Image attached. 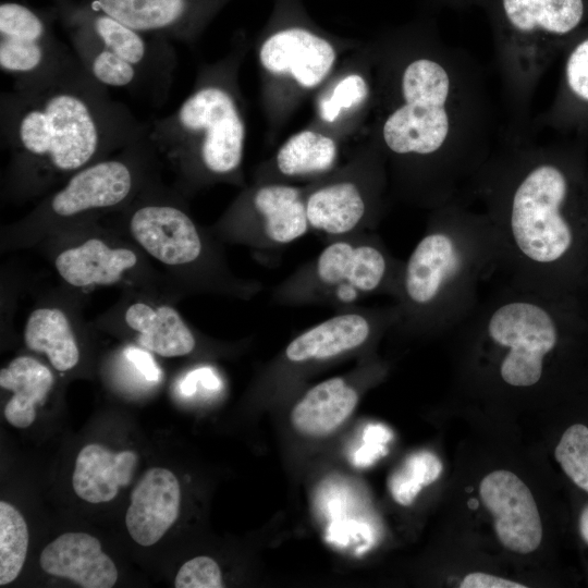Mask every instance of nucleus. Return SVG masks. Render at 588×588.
<instances>
[{
  "label": "nucleus",
  "mask_w": 588,
  "mask_h": 588,
  "mask_svg": "<svg viewBox=\"0 0 588 588\" xmlns=\"http://www.w3.org/2000/svg\"><path fill=\"white\" fill-rule=\"evenodd\" d=\"M58 21L53 5L36 9L19 1L0 3V69L27 82L50 75L76 54L54 34Z\"/></svg>",
  "instance_id": "obj_14"
},
{
  "label": "nucleus",
  "mask_w": 588,
  "mask_h": 588,
  "mask_svg": "<svg viewBox=\"0 0 588 588\" xmlns=\"http://www.w3.org/2000/svg\"><path fill=\"white\" fill-rule=\"evenodd\" d=\"M147 128L77 57L50 75L14 83L0 97V142L9 156L4 194L16 200L48 194Z\"/></svg>",
  "instance_id": "obj_1"
},
{
  "label": "nucleus",
  "mask_w": 588,
  "mask_h": 588,
  "mask_svg": "<svg viewBox=\"0 0 588 588\" xmlns=\"http://www.w3.org/2000/svg\"><path fill=\"white\" fill-rule=\"evenodd\" d=\"M359 392L354 382L333 377L310 388L293 406V427L308 437H323L340 427L354 412Z\"/></svg>",
  "instance_id": "obj_25"
},
{
  "label": "nucleus",
  "mask_w": 588,
  "mask_h": 588,
  "mask_svg": "<svg viewBox=\"0 0 588 588\" xmlns=\"http://www.w3.org/2000/svg\"><path fill=\"white\" fill-rule=\"evenodd\" d=\"M123 321L136 332L140 347L162 357L185 356L196 350V334L171 305L134 301L125 307Z\"/></svg>",
  "instance_id": "obj_23"
},
{
  "label": "nucleus",
  "mask_w": 588,
  "mask_h": 588,
  "mask_svg": "<svg viewBox=\"0 0 588 588\" xmlns=\"http://www.w3.org/2000/svg\"><path fill=\"white\" fill-rule=\"evenodd\" d=\"M566 47L569 48L563 66V102L578 121L588 120V24Z\"/></svg>",
  "instance_id": "obj_29"
},
{
  "label": "nucleus",
  "mask_w": 588,
  "mask_h": 588,
  "mask_svg": "<svg viewBox=\"0 0 588 588\" xmlns=\"http://www.w3.org/2000/svg\"><path fill=\"white\" fill-rule=\"evenodd\" d=\"M585 199H586V208L588 213V168H586L585 172Z\"/></svg>",
  "instance_id": "obj_38"
},
{
  "label": "nucleus",
  "mask_w": 588,
  "mask_h": 588,
  "mask_svg": "<svg viewBox=\"0 0 588 588\" xmlns=\"http://www.w3.org/2000/svg\"><path fill=\"white\" fill-rule=\"evenodd\" d=\"M139 260L134 247L93 234L61 247L53 266L66 284L87 290L121 283Z\"/></svg>",
  "instance_id": "obj_18"
},
{
  "label": "nucleus",
  "mask_w": 588,
  "mask_h": 588,
  "mask_svg": "<svg viewBox=\"0 0 588 588\" xmlns=\"http://www.w3.org/2000/svg\"><path fill=\"white\" fill-rule=\"evenodd\" d=\"M339 41L320 28L302 0H274L257 44V61L270 118L284 114L324 85L339 59Z\"/></svg>",
  "instance_id": "obj_9"
},
{
  "label": "nucleus",
  "mask_w": 588,
  "mask_h": 588,
  "mask_svg": "<svg viewBox=\"0 0 588 588\" xmlns=\"http://www.w3.org/2000/svg\"><path fill=\"white\" fill-rule=\"evenodd\" d=\"M340 137L311 126L291 135L254 174V182L306 185L340 167Z\"/></svg>",
  "instance_id": "obj_19"
},
{
  "label": "nucleus",
  "mask_w": 588,
  "mask_h": 588,
  "mask_svg": "<svg viewBox=\"0 0 588 588\" xmlns=\"http://www.w3.org/2000/svg\"><path fill=\"white\" fill-rule=\"evenodd\" d=\"M136 464L133 451L112 452L97 443L87 444L75 461L73 489L86 502H109L121 487L130 485Z\"/></svg>",
  "instance_id": "obj_24"
},
{
  "label": "nucleus",
  "mask_w": 588,
  "mask_h": 588,
  "mask_svg": "<svg viewBox=\"0 0 588 588\" xmlns=\"http://www.w3.org/2000/svg\"><path fill=\"white\" fill-rule=\"evenodd\" d=\"M461 588H526L527 586L486 573H470L460 584Z\"/></svg>",
  "instance_id": "obj_35"
},
{
  "label": "nucleus",
  "mask_w": 588,
  "mask_h": 588,
  "mask_svg": "<svg viewBox=\"0 0 588 588\" xmlns=\"http://www.w3.org/2000/svg\"><path fill=\"white\" fill-rule=\"evenodd\" d=\"M53 1H57V0H53Z\"/></svg>",
  "instance_id": "obj_39"
},
{
  "label": "nucleus",
  "mask_w": 588,
  "mask_h": 588,
  "mask_svg": "<svg viewBox=\"0 0 588 588\" xmlns=\"http://www.w3.org/2000/svg\"><path fill=\"white\" fill-rule=\"evenodd\" d=\"M388 173L381 151H358L327 176L304 185L310 231L326 241L376 231L385 211Z\"/></svg>",
  "instance_id": "obj_11"
},
{
  "label": "nucleus",
  "mask_w": 588,
  "mask_h": 588,
  "mask_svg": "<svg viewBox=\"0 0 588 588\" xmlns=\"http://www.w3.org/2000/svg\"><path fill=\"white\" fill-rule=\"evenodd\" d=\"M29 542L27 524L10 503L0 502V586L13 581L24 565Z\"/></svg>",
  "instance_id": "obj_30"
},
{
  "label": "nucleus",
  "mask_w": 588,
  "mask_h": 588,
  "mask_svg": "<svg viewBox=\"0 0 588 588\" xmlns=\"http://www.w3.org/2000/svg\"><path fill=\"white\" fill-rule=\"evenodd\" d=\"M321 252L279 282L271 301L281 306H356L372 296L396 298L404 260L376 231L326 241Z\"/></svg>",
  "instance_id": "obj_8"
},
{
  "label": "nucleus",
  "mask_w": 588,
  "mask_h": 588,
  "mask_svg": "<svg viewBox=\"0 0 588 588\" xmlns=\"http://www.w3.org/2000/svg\"><path fill=\"white\" fill-rule=\"evenodd\" d=\"M24 342L36 353H44L61 372L73 369L81 353L72 320L58 306H39L30 311L24 327Z\"/></svg>",
  "instance_id": "obj_27"
},
{
  "label": "nucleus",
  "mask_w": 588,
  "mask_h": 588,
  "mask_svg": "<svg viewBox=\"0 0 588 588\" xmlns=\"http://www.w3.org/2000/svg\"><path fill=\"white\" fill-rule=\"evenodd\" d=\"M399 83V102L381 126L394 189L408 201L436 209L449 203L452 186L440 161L451 131V77L437 60L419 57L404 66Z\"/></svg>",
  "instance_id": "obj_6"
},
{
  "label": "nucleus",
  "mask_w": 588,
  "mask_h": 588,
  "mask_svg": "<svg viewBox=\"0 0 588 588\" xmlns=\"http://www.w3.org/2000/svg\"><path fill=\"white\" fill-rule=\"evenodd\" d=\"M490 7L507 60L524 79L588 24V0H490Z\"/></svg>",
  "instance_id": "obj_12"
},
{
  "label": "nucleus",
  "mask_w": 588,
  "mask_h": 588,
  "mask_svg": "<svg viewBox=\"0 0 588 588\" xmlns=\"http://www.w3.org/2000/svg\"><path fill=\"white\" fill-rule=\"evenodd\" d=\"M246 39L234 37L222 59L199 66L188 96L170 114L148 121V138L185 197L219 183L245 186V108L238 70Z\"/></svg>",
  "instance_id": "obj_4"
},
{
  "label": "nucleus",
  "mask_w": 588,
  "mask_h": 588,
  "mask_svg": "<svg viewBox=\"0 0 588 588\" xmlns=\"http://www.w3.org/2000/svg\"><path fill=\"white\" fill-rule=\"evenodd\" d=\"M442 471L441 461L431 452L411 454L389 479L392 498L401 505H409L420 490L434 482Z\"/></svg>",
  "instance_id": "obj_31"
},
{
  "label": "nucleus",
  "mask_w": 588,
  "mask_h": 588,
  "mask_svg": "<svg viewBox=\"0 0 588 588\" xmlns=\"http://www.w3.org/2000/svg\"><path fill=\"white\" fill-rule=\"evenodd\" d=\"M477 351L499 353L494 375L531 389L563 344L588 336V303L579 292L551 293L505 282L462 323Z\"/></svg>",
  "instance_id": "obj_5"
},
{
  "label": "nucleus",
  "mask_w": 588,
  "mask_h": 588,
  "mask_svg": "<svg viewBox=\"0 0 588 588\" xmlns=\"http://www.w3.org/2000/svg\"><path fill=\"white\" fill-rule=\"evenodd\" d=\"M579 532L586 543H588V505L584 507L579 516Z\"/></svg>",
  "instance_id": "obj_36"
},
{
  "label": "nucleus",
  "mask_w": 588,
  "mask_h": 588,
  "mask_svg": "<svg viewBox=\"0 0 588 588\" xmlns=\"http://www.w3.org/2000/svg\"><path fill=\"white\" fill-rule=\"evenodd\" d=\"M181 489L175 475L162 467L148 469L131 493L125 514L132 539L150 547L158 542L179 517Z\"/></svg>",
  "instance_id": "obj_20"
},
{
  "label": "nucleus",
  "mask_w": 588,
  "mask_h": 588,
  "mask_svg": "<svg viewBox=\"0 0 588 588\" xmlns=\"http://www.w3.org/2000/svg\"><path fill=\"white\" fill-rule=\"evenodd\" d=\"M39 563L49 575L73 580L84 588H111L118 580L113 561L100 541L86 532H65L42 550Z\"/></svg>",
  "instance_id": "obj_22"
},
{
  "label": "nucleus",
  "mask_w": 588,
  "mask_h": 588,
  "mask_svg": "<svg viewBox=\"0 0 588 588\" xmlns=\"http://www.w3.org/2000/svg\"><path fill=\"white\" fill-rule=\"evenodd\" d=\"M160 159L145 134L95 161L49 192L22 222L34 231H65L126 207L159 176Z\"/></svg>",
  "instance_id": "obj_10"
},
{
  "label": "nucleus",
  "mask_w": 588,
  "mask_h": 588,
  "mask_svg": "<svg viewBox=\"0 0 588 588\" xmlns=\"http://www.w3.org/2000/svg\"><path fill=\"white\" fill-rule=\"evenodd\" d=\"M371 96V86L360 71L351 70L327 82L316 101V125L338 135L347 122L363 112Z\"/></svg>",
  "instance_id": "obj_28"
},
{
  "label": "nucleus",
  "mask_w": 588,
  "mask_h": 588,
  "mask_svg": "<svg viewBox=\"0 0 588 588\" xmlns=\"http://www.w3.org/2000/svg\"><path fill=\"white\" fill-rule=\"evenodd\" d=\"M485 507L494 518V531L509 550L528 554L542 539L539 511L529 488L510 470H494L480 482Z\"/></svg>",
  "instance_id": "obj_17"
},
{
  "label": "nucleus",
  "mask_w": 588,
  "mask_h": 588,
  "mask_svg": "<svg viewBox=\"0 0 588 588\" xmlns=\"http://www.w3.org/2000/svg\"><path fill=\"white\" fill-rule=\"evenodd\" d=\"M579 293L583 295V297L588 303V265L585 269V272L581 278L580 286H579Z\"/></svg>",
  "instance_id": "obj_37"
},
{
  "label": "nucleus",
  "mask_w": 588,
  "mask_h": 588,
  "mask_svg": "<svg viewBox=\"0 0 588 588\" xmlns=\"http://www.w3.org/2000/svg\"><path fill=\"white\" fill-rule=\"evenodd\" d=\"M124 355L148 382L160 381L162 371L148 350L128 346L125 348Z\"/></svg>",
  "instance_id": "obj_34"
},
{
  "label": "nucleus",
  "mask_w": 588,
  "mask_h": 588,
  "mask_svg": "<svg viewBox=\"0 0 588 588\" xmlns=\"http://www.w3.org/2000/svg\"><path fill=\"white\" fill-rule=\"evenodd\" d=\"M554 456L566 476L588 492V427L583 424L568 427L555 448Z\"/></svg>",
  "instance_id": "obj_32"
},
{
  "label": "nucleus",
  "mask_w": 588,
  "mask_h": 588,
  "mask_svg": "<svg viewBox=\"0 0 588 588\" xmlns=\"http://www.w3.org/2000/svg\"><path fill=\"white\" fill-rule=\"evenodd\" d=\"M174 586L176 588H221L223 580L218 563L205 555L185 562L179 569Z\"/></svg>",
  "instance_id": "obj_33"
},
{
  "label": "nucleus",
  "mask_w": 588,
  "mask_h": 588,
  "mask_svg": "<svg viewBox=\"0 0 588 588\" xmlns=\"http://www.w3.org/2000/svg\"><path fill=\"white\" fill-rule=\"evenodd\" d=\"M210 230L222 242L257 252L279 250L310 231L304 185L253 182Z\"/></svg>",
  "instance_id": "obj_13"
},
{
  "label": "nucleus",
  "mask_w": 588,
  "mask_h": 588,
  "mask_svg": "<svg viewBox=\"0 0 588 588\" xmlns=\"http://www.w3.org/2000/svg\"><path fill=\"white\" fill-rule=\"evenodd\" d=\"M54 382L50 369L30 356L15 357L0 370V387L12 392L4 417L16 428L29 427L36 418V404H42Z\"/></svg>",
  "instance_id": "obj_26"
},
{
  "label": "nucleus",
  "mask_w": 588,
  "mask_h": 588,
  "mask_svg": "<svg viewBox=\"0 0 588 588\" xmlns=\"http://www.w3.org/2000/svg\"><path fill=\"white\" fill-rule=\"evenodd\" d=\"M586 167L569 156L518 160L486 184L499 270L519 287L579 292L588 265Z\"/></svg>",
  "instance_id": "obj_2"
},
{
  "label": "nucleus",
  "mask_w": 588,
  "mask_h": 588,
  "mask_svg": "<svg viewBox=\"0 0 588 588\" xmlns=\"http://www.w3.org/2000/svg\"><path fill=\"white\" fill-rule=\"evenodd\" d=\"M185 196L152 180L123 209L126 231L149 257L171 268L192 289L249 301L264 285L235 275L218 238L189 213Z\"/></svg>",
  "instance_id": "obj_7"
},
{
  "label": "nucleus",
  "mask_w": 588,
  "mask_h": 588,
  "mask_svg": "<svg viewBox=\"0 0 588 588\" xmlns=\"http://www.w3.org/2000/svg\"><path fill=\"white\" fill-rule=\"evenodd\" d=\"M58 22L66 33L72 49L85 70L101 85L125 89L160 107L156 93L146 77L133 65L117 56L78 20L53 5Z\"/></svg>",
  "instance_id": "obj_21"
},
{
  "label": "nucleus",
  "mask_w": 588,
  "mask_h": 588,
  "mask_svg": "<svg viewBox=\"0 0 588 588\" xmlns=\"http://www.w3.org/2000/svg\"><path fill=\"white\" fill-rule=\"evenodd\" d=\"M53 5L74 16L103 46L136 68L151 85L160 106L166 103L177 63L170 40L135 29L83 0H57Z\"/></svg>",
  "instance_id": "obj_15"
},
{
  "label": "nucleus",
  "mask_w": 588,
  "mask_h": 588,
  "mask_svg": "<svg viewBox=\"0 0 588 588\" xmlns=\"http://www.w3.org/2000/svg\"><path fill=\"white\" fill-rule=\"evenodd\" d=\"M458 1V0H457Z\"/></svg>",
  "instance_id": "obj_40"
},
{
  "label": "nucleus",
  "mask_w": 588,
  "mask_h": 588,
  "mask_svg": "<svg viewBox=\"0 0 588 588\" xmlns=\"http://www.w3.org/2000/svg\"><path fill=\"white\" fill-rule=\"evenodd\" d=\"M499 270V249L485 213L455 204L432 209L404 260L394 328L436 333L462 324L478 305L482 280Z\"/></svg>",
  "instance_id": "obj_3"
},
{
  "label": "nucleus",
  "mask_w": 588,
  "mask_h": 588,
  "mask_svg": "<svg viewBox=\"0 0 588 588\" xmlns=\"http://www.w3.org/2000/svg\"><path fill=\"white\" fill-rule=\"evenodd\" d=\"M140 32L194 44L233 0H83Z\"/></svg>",
  "instance_id": "obj_16"
}]
</instances>
